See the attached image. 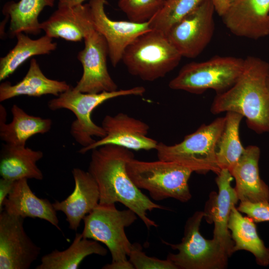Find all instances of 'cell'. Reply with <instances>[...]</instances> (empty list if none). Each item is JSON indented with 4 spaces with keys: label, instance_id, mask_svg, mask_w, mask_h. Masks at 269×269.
I'll return each instance as SVG.
<instances>
[{
    "label": "cell",
    "instance_id": "cell-1",
    "mask_svg": "<svg viewBox=\"0 0 269 269\" xmlns=\"http://www.w3.org/2000/svg\"><path fill=\"white\" fill-rule=\"evenodd\" d=\"M92 151L88 171L96 181L99 204L119 202L134 212L147 228L157 224L147 216V211L165 209L144 194L128 174V162L134 158L131 150L118 145H105Z\"/></svg>",
    "mask_w": 269,
    "mask_h": 269
},
{
    "label": "cell",
    "instance_id": "cell-2",
    "mask_svg": "<svg viewBox=\"0 0 269 269\" xmlns=\"http://www.w3.org/2000/svg\"><path fill=\"white\" fill-rule=\"evenodd\" d=\"M269 69L267 61L247 57L241 75L230 89L217 94L211 112L238 113L245 117L248 128L256 133H269V90L266 83Z\"/></svg>",
    "mask_w": 269,
    "mask_h": 269
},
{
    "label": "cell",
    "instance_id": "cell-3",
    "mask_svg": "<svg viewBox=\"0 0 269 269\" xmlns=\"http://www.w3.org/2000/svg\"><path fill=\"white\" fill-rule=\"evenodd\" d=\"M132 210H119L115 204H99L84 218V238L105 244L110 252L112 261L103 269H134L128 260L132 244L125 233V228L137 219Z\"/></svg>",
    "mask_w": 269,
    "mask_h": 269
},
{
    "label": "cell",
    "instance_id": "cell-4",
    "mask_svg": "<svg viewBox=\"0 0 269 269\" xmlns=\"http://www.w3.org/2000/svg\"><path fill=\"white\" fill-rule=\"evenodd\" d=\"M225 121V117H219L203 124L174 145L158 142L155 148L158 159L175 162L197 173L212 171L217 175L221 169L216 159L217 145Z\"/></svg>",
    "mask_w": 269,
    "mask_h": 269
},
{
    "label": "cell",
    "instance_id": "cell-5",
    "mask_svg": "<svg viewBox=\"0 0 269 269\" xmlns=\"http://www.w3.org/2000/svg\"><path fill=\"white\" fill-rule=\"evenodd\" d=\"M182 57L166 35L151 29L126 48L122 61L131 75L152 82L174 70Z\"/></svg>",
    "mask_w": 269,
    "mask_h": 269
},
{
    "label": "cell",
    "instance_id": "cell-6",
    "mask_svg": "<svg viewBox=\"0 0 269 269\" xmlns=\"http://www.w3.org/2000/svg\"><path fill=\"white\" fill-rule=\"evenodd\" d=\"M126 169L136 186L147 190L155 201L172 198L186 202L191 198L188 180L193 171L188 168L171 161L134 158L128 162Z\"/></svg>",
    "mask_w": 269,
    "mask_h": 269
},
{
    "label": "cell",
    "instance_id": "cell-7",
    "mask_svg": "<svg viewBox=\"0 0 269 269\" xmlns=\"http://www.w3.org/2000/svg\"><path fill=\"white\" fill-rule=\"evenodd\" d=\"M145 89L136 86L127 89L114 91H104L99 93H82L70 88L48 103L49 109L55 111L65 109L72 112L76 120L72 123L70 133L74 139L82 147L87 146L96 140L106 135L102 126L97 125L92 120V112L105 101L115 98L126 96H142Z\"/></svg>",
    "mask_w": 269,
    "mask_h": 269
},
{
    "label": "cell",
    "instance_id": "cell-8",
    "mask_svg": "<svg viewBox=\"0 0 269 269\" xmlns=\"http://www.w3.org/2000/svg\"><path fill=\"white\" fill-rule=\"evenodd\" d=\"M245 59L216 56L184 65L168 84L173 90L200 94L208 89L221 93L230 89L241 75Z\"/></svg>",
    "mask_w": 269,
    "mask_h": 269
},
{
    "label": "cell",
    "instance_id": "cell-9",
    "mask_svg": "<svg viewBox=\"0 0 269 269\" xmlns=\"http://www.w3.org/2000/svg\"><path fill=\"white\" fill-rule=\"evenodd\" d=\"M205 214L196 211L189 218L184 227L180 243H163L178 250L170 253L169 259L177 269H224L227 267L230 257L222 245L216 240L205 239L200 232V226Z\"/></svg>",
    "mask_w": 269,
    "mask_h": 269
},
{
    "label": "cell",
    "instance_id": "cell-10",
    "mask_svg": "<svg viewBox=\"0 0 269 269\" xmlns=\"http://www.w3.org/2000/svg\"><path fill=\"white\" fill-rule=\"evenodd\" d=\"M212 0H204L176 23L166 36L182 57L194 58L211 41L214 31Z\"/></svg>",
    "mask_w": 269,
    "mask_h": 269
},
{
    "label": "cell",
    "instance_id": "cell-11",
    "mask_svg": "<svg viewBox=\"0 0 269 269\" xmlns=\"http://www.w3.org/2000/svg\"><path fill=\"white\" fill-rule=\"evenodd\" d=\"M84 40V48L77 55L83 72L74 89L86 93L117 90L107 67L109 48L104 37L95 29Z\"/></svg>",
    "mask_w": 269,
    "mask_h": 269
},
{
    "label": "cell",
    "instance_id": "cell-12",
    "mask_svg": "<svg viewBox=\"0 0 269 269\" xmlns=\"http://www.w3.org/2000/svg\"><path fill=\"white\" fill-rule=\"evenodd\" d=\"M24 219L0 212V269H28L40 254L24 230Z\"/></svg>",
    "mask_w": 269,
    "mask_h": 269
},
{
    "label": "cell",
    "instance_id": "cell-13",
    "mask_svg": "<svg viewBox=\"0 0 269 269\" xmlns=\"http://www.w3.org/2000/svg\"><path fill=\"white\" fill-rule=\"evenodd\" d=\"M102 127L105 131V136L87 146L82 147L79 153L84 154L108 144L131 150H149L155 149L158 143L156 140L147 136L149 126L146 123L126 113L106 116L102 121Z\"/></svg>",
    "mask_w": 269,
    "mask_h": 269
},
{
    "label": "cell",
    "instance_id": "cell-14",
    "mask_svg": "<svg viewBox=\"0 0 269 269\" xmlns=\"http://www.w3.org/2000/svg\"><path fill=\"white\" fill-rule=\"evenodd\" d=\"M106 0H90L88 3L95 29L105 38L109 48V57L116 67L122 61L126 48L137 37L150 31L149 21L113 20L105 11Z\"/></svg>",
    "mask_w": 269,
    "mask_h": 269
},
{
    "label": "cell",
    "instance_id": "cell-15",
    "mask_svg": "<svg viewBox=\"0 0 269 269\" xmlns=\"http://www.w3.org/2000/svg\"><path fill=\"white\" fill-rule=\"evenodd\" d=\"M233 177L227 169H221L216 178L218 192L211 193L204 210V218L214 224L213 238L218 241L230 257L233 253L234 242L228 224L233 207L239 201L234 187L231 185Z\"/></svg>",
    "mask_w": 269,
    "mask_h": 269
},
{
    "label": "cell",
    "instance_id": "cell-16",
    "mask_svg": "<svg viewBox=\"0 0 269 269\" xmlns=\"http://www.w3.org/2000/svg\"><path fill=\"white\" fill-rule=\"evenodd\" d=\"M222 17L238 36L258 39L269 34V0H233Z\"/></svg>",
    "mask_w": 269,
    "mask_h": 269
},
{
    "label": "cell",
    "instance_id": "cell-17",
    "mask_svg": "<svg viewBox=\"0 0 269 269\" xmlns=\"http://www.w3.org/2000/svg\"><path fill=\"white\" fill-rule=\"evenodd\" d=\"M72 173L74 190L64 200L52 204L56 211L65 215L69 228L77 231L81 221L99 204L100 193L96 181L88 171L74 168Z\"/></svg>",
    "mask_w": 269,
    "mask_h": 269
},
{
    "label": "cell",
    "instance_id": "cell-18",
    "mask_svg": "<svg viewBox=\"0 0 269 269\" xmlns=\"http://www.w3.org/2000/svg\"><path fill=\"white\" fill-rule=\"evenodd\" d=\"M45 35L72 42L84 40L95 30L88 3L73 6H59L45 21L40 23Z\"/></svg>",
    "mask_w": 269,
    "mask_h": 269
},
{
    "label": "cell",
    "instance_id": "cell-19",
    "mask_svg": "<svg viewBox=\"0 0 269 269\" xmlns=\"http://www.w3.org/2000/svg\"><path fill=\"white\" fill-rule=\"evenodd\" d=\"M260 154L259 147L248 146L230 172L235 179L234 188L240 201L269 202V187L260 175Z\"/></svg>",
    "mask_w": 269,
    "mask_h": 269
},
{
    "label": "cell",
    "instance_id": "cell-20",
    "mask_svg": "<svg viewBox=\"0 0 269 269\" xmlns=\"http://www.w3.org/2000/svg\"><path fill=\"white\" fill-rule=\"evenodd\" d=\"M27 179L15 181L9 194L4 200L3 210L21 217L44 220L61 231L56 211L48 199L37 197L28 185Z\"/></svg>",
    "mask_w": 269,
    "mask_h": 269
},
{
    "label": "cell",
    "instance_id": "cell-21",
    "mask_svg": "<svg viewBox=\"0 0 269 269\" xmlns=\"http://www.w3.org/2000/svg\"><path fill=\"white\" fill-rule=\"evenodd\" d=\"M70 87L65 81L47 78L41 71L37 60L32 58L28 71L20 81L14 85L8 81L1 83L0 102L22 95L37 97L52 95L57 97Z\"/></svg>",
    "mask_w": 269,
    "mask_h": 269
},
{
    "label": "cell",
    "instance_id": "cell-22",
    "mask_svg": "<svg viewBox=\"0 0 269 269\" xmlns=\"http://www.w3.org/2000/svg\"><path fill=\"white\" fill-rule=\"evenodd\" d=\"M11 112L12 121L6 124V111L0 105V137L6 144L25 146L30 137L45 134L51 128V119L30 115L15 104L11 107Z\"/></svg>",
    "mask_w": 269,
    "mask_h": 269
},
{
    "label": "cell",
    "instance_id": "cell-23",
    "mask_svg": "<svg viewBox=\"0 0 269 269\" xmlns=\"http://www.w3.org/2000/svg\"><path fill=\"white\" fill-rule=\"evenodd\" d=\"M43 156L40 150L25 146L3 144L0 156V176L13 181L24 178L41 180L43 174L36 162Z\"/></svg>",
    "mask_w": 269,
    "mask_h": 269
},
{
    "label": "cell",
    "instance_id": "cell-24",
    "mask_svg": "<svg viewBox=\"0 0 269 269\" xmlns=\"http://www.w3.org/2000/svg\"><path fill=\"white\" fill-rule=\"evenodd\" d=\"M228 228L234 244L233 253L245 250L254 255L258 265H269V248L260 238L256 223L248 216H243L235 206L231 210Z\"/></svg>",
    "mask_w": 269,
    "mask_h": 269
},
{
    "label": "cell",
    "instance_id": "cell-25",
    "mask_svg": "<svg viewBox=\"0 0 269 269\" xmlns=\"http://www.w3.org/2000/svg\"><path fill=\"white\" fill-rule=\"evenodd\" d=\"M108 250L98 242L76 233L73 242L66 250H55L44 255L36 269H77L86 257L95 254L107 255Z\"/></svg>",
    "mask_w": 269,
    "mask_h": 269
},
{
    "label": "cell",
    "instance_id": "cell-26",
    "mask_svg": "<svg viewBox=\"0 0 269 269\" xmlns=\"http://www.w3.org/2000/svg\"><path fill=\"white\" fill-rule=\"evenodd\" d=\"M55 0H20L6 2L2 13L10 18L9 34L11 37L20 32L36 35L41 31L38 20L44 7H53Z\"/></svg>",
    "mask_w": 269,
    "mask_h": 269
},
{
    "label": "cell",
    "instance_id": "cell-27",
    "mask_svg": "<svg viewBox=\"0 0 269 269\" xmlns=\"http://www.w3.org/2000/svg\"><path fill=\"white\" fill-rule=\"evenodd\" d=\"M23 33L16 35L17 42L15 46L0 59V81L14 73L29 58L49 54L57 48V43L53 42V38L45 34L38 39H32Z\"/></svg>",
    "mask_w": 269,
    "mask_h": 269
},
{
    "label": "cell",
    "instance_id": "cell-28",
    "mask_svg": "<svg viewBox=\"0 0 269 269\" xmlns=\"http://www.w3.org/2000/svg\"><path fill=\"white\" fill-rule=\"evenodd\" d=\"M223 131L217 145L216 159L221 169L230 172L244 153L245 148L240 138L239 128L244 117L241 114L227 112Z\"/></svg>",
    "mask_w": 269,
    "mask_h": 269
},
{
    "label": "cell",
    "instance_id": "cell-29",
    "mask_svg": "<svg viewBox=\"0 0 269 269\" xmlns=\"http://www.w3.org/2000/svg\"><path fill=\"white\" fill-rule=\"evenodd\" d=\"M204 0H165L159 10L148 21L151 29L166 35L172 27Z\"/></svg>",
    "mask_w": 269,
    "mask_h": 269
},
{
    "label": "cell",
    "instance_id": "cell-30",
    "mask_svg": "<svg viewBox=\"0 0 269 269\" xmlns=\"http://www.w3.org/2000/svg\"><path fill=\"white\" fill-rule=\"evenodd\" d=\"M164 0H119L118 6L129 20L144 23L150 20L159 10Z\"/></svg>",
    "mask_w": 269,
    "mask_h": 269
},
{
    "label": "cell",
    "instance_id": "cell-31",
    "mask_svg": "<svg viewBox=\"0 0 269 269\" xmlns=\"http://www.w3.org/2000/svg\"><path fill=\"white\" fill-rule=\"evenodd\" d=\"M129 257V261L136 269H177L168 258L161 260L147 256L137 243L132 244Z\"/></svg>",
    "mask_w": 269,
    "mask_h": 269
},
{
    "label": "cell",
    "instance_id": "cell-32",
    "mask_svg": "<svg viewBox=\"0 0 269 269\" xmlns=\"http://www.w3.org/2000/svg\"><path fill=\"white\" fill-rule=\"evenodd\" d=\"M237 208L256 223L269 221V202L240 201Z\"/></svg>",
    "mask_w": 269,
    "mask_h": 269
},
{
    "label": "cell",
    "instance_id": "cell-33",
    "mask_svg": "<svg viewBox=\"0 0 269 269\" xmlns=\"http://www.w3.org/2000/svg\"><path fill=\"white\" fill-rule=\"evenodd\" d=\"M15 181L1 178L0 179V212L3 210V204L12 190Z\"/></svg>",
    "mask_w": 269,
    "mask_h": 269
},
{
    "label": "cell",
    "instance_id": "cell-34",
    "mask_svg": "<svg viewBox=\"0 0 269 269\" xmlns=\"http://www.w3.org/2000/svg\"><path fill=\"white\" fill-rule=\"evenodd\" d=\"M215 11L222 16L233 0H212Z\"/></svg>",
    "mask_w": 269,
    "mask_h": 269
},
{
    "label": "cell",
    "instance_id": "cell-35",
    "mask_svg": "<svg viewBox=\"0 0 269 269\" xmlns=\"http://www.w3.org/2000/svg\"><path fill=\"white\" fill-rule=\"evenodd\" d=\"M59 6H73L83 4L86 0H58Z\"/></svg>",
    "mask_w": 269,
    "mask_h": 269
},
{
    "label": "cell",
    "instance_id": "cell-36",
    "mask_svg": "<svg viewBox=\"0 0 269 269\" xmlns=\"http://www.w3.org/2000/svg\"><path fill=\"white\" fill-rule=\"evenodd\" d=\"M266 83H267V85L268 88V89L269 90V69L268 74H267V78H266Z\"/></svg>",
    "mask_w": 269,
    "mask_h": 269
},
{
    "label": "cell",
    "instance_id": "cell-37",
    "mask_svg": "<svg viewBox=\"0 0 269 269\" xmlns=\"http://www.w3.org/2000/svg\"></svg>",
    "mask_w": 269,
    "mask_h": 269
}]
</instances>
